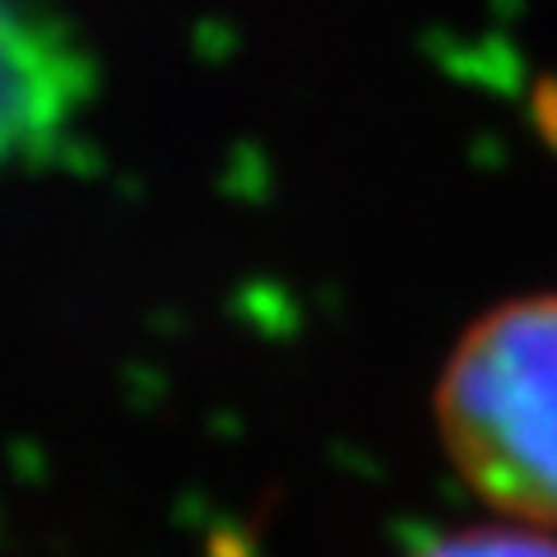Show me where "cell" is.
<instances>
[{"instance_id": "obj_3", "label": "cell", "mask_w": 557, "mask_h": 557, "mask_svg": "<svg viewBox=\"0 0 557 557\" xmlns=\"http://www.w3.org/2000/svg\"><path fill=\"white\" fill-rule=\"evenodd\" d=\"M413 557H557V534L516 525V520H497V525H474L442 534Z\"/></svg>"}, {"instance_id": "obj_1", "label": "cell", "mask_w": 557, "mask_h": 557, "mask_svg": "<svg viewBox=\"0 0 557 557\" xmlns=\"http://www.w3.org/2000/svg\"><path fill=\"white\" fill-rule=\"evenodd\" d=\"M442 446L502 520L557 534V293L493 307L450 348Z\"/></svg>"}, {"instance_id": "obj_2", "label": "cell", "mask_w": 557, "mask_h": 557, "mask_svg": "<svg viewBox=\"0 0 557 557\" xmlns=\"http://www.w3.org/2000/svg\"><path fill=\"white\" fill-rule=\"evenodd\" d=\"M84 70L61 33L0 0V172L47 153L75 121Z\"/></svg>"}]
</instances>
